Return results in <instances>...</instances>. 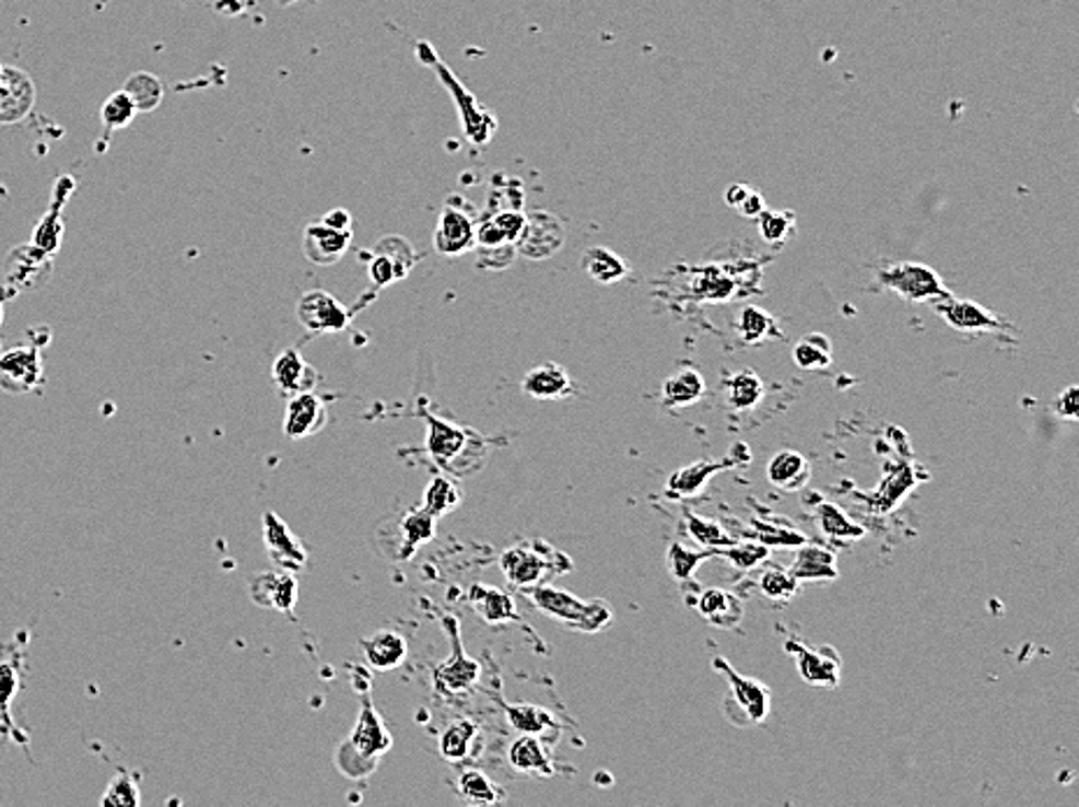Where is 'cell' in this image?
I'll use <instances>...</instances> for the list:
<instances>
[{
    "label": "cell",
    "mask_w": 1079,
    "mask_h": 807,
    "mask_svg": "<svg viewBox=\"0 0 1079 807\" xmlns=\"http://www.w3.org/2000/svg\"><path fill=\"white\" fill-rule=\"evenodd\" d=\"M912 484H914V480H912V475H910V468H901L899 472L891 475L889 480L882 484V489L877 491V496H875L877 512H889L895 503H899L905 496Z\"/></svg>",
    "instance_id": "50"
},
{
    "label": "cell",
    "mask_w": 1079,
    "mask_h": 807,
    "mask_svg": "<svg viewBox=\"0 0 1079 807\" xmlns=\"http://www.w3.org/2000/svg\"><path fill=\"white\" fill-rule=\"evenodd\" d=\"M582 268L598 284H617L631 274V266L608 247H591L584 252Z\"/></svg>",
    "instance_id": "34"
},
{
    "label": "cell",
    "mask_w": 1079,
    "mask_h": 807,
    "mask_svg": "<svg viewBox=\"0 0 1079 807\" xmlns=\"http://www.w3.org/2000/svg\"><path fill=\"white\" fill-rule=\"evenodd\" d=\"M326 224H331L336 229H344V231H352V217L347 210H331L326 217H321Z\"/></svg>",
    "instance_id": "56"
},
{
    "label": "cell",
    "mask_w": 1079,
    "mask_h": 807,
    "mask_svg": "<svg viewBox=\"0 0 1079 807\" xmlns=\"http://www.w3.org/2000/svg\"><path fill=\"white\" fill-rule=\"evenodd\" d=\"M138 115V109L133 101L126 96V91H117V94L109 96L101 109V121L107 131H119V128L128 126Z\"/></svg>",
    "instance_id": "49"
},
{
    "label": "cell",
    "mask_w": 1079,
    "mask_h": 807,
    "mask_svg": "<svg viewBox=\"0 0 1079 807\" xmlns=\"http://www.w3.org/2000/svg\"><path fill=\"white\" fill-rule=\"evenodd\" d=\"M798 552H796V559L789 568V573L798 580V584H805V582H829V580H837L840 573H837V568H835V554H833V549L824 547V545H817V542H802L800 547H796Z\"/></svg>",
    "instance_id": "27"
},
{
    "label": "cell",
    "mask_w": 1079,
    "mask_h": 807,
    "mask_svg": "<svg viewBox=\"0 0 1079 807\" xmlns=\"http://www.w3.org/2000/svg\"><path fill=\"white\" fill-rule=\"evenodd\" d=\"M715 670L724 675V680L730 687V695L726 701L728 717L734 720L736 714H740L738 726H749V724H761L771 714V689L763 682L754 680V677L740 675L734 666H730L726 658H715Z\"/></svg>",
    "instance_id": "7"
},
{
    "label": "cell",
    "mask_w": 1079,
    "mask_h": 807,
    "mask_svg": "<svg viewBox=\"0 0 1079 807\" xmlns=\"http://www.w3.org/2000/svg\"><path fill=\"white\" fill-rule=\"evenodd\" d=\"M35 103V84L28 72L3 66L0 70V124L22 121Z\"/></svg>",
    "instance_id": "20"
},
{
    "label": "cell",
    "mask_w": 1079,
    "mask_h": 807,
    "mask_svg": "<svg viewBox=\"0 0 1079 807\" xmlns=\"http://www.w3.org/2000/svg\"><path fill=\"white\" fill-rule=\"evenodd\" d=\"M272 382L282 396H296L303 391H315L319 384V371L313 363H307L301 350L289 347L280 352L275 363H272Z\"/></svg>",
    "instance_id": "22"
},
{
    "label": "cell",
    "mask_w": 1079,
    "mask_h": 807,
    "mask_svg": "<svg viewBox=\"0 0 1079 807\" xmlns=\"http://www.w3.org/2000/svg\"><path fill=\"white\" fill-rule=\"evenodd\" d=\"M443 627L451 638V654L449 658L433 670V682L435 689L445 695H464L470 693L472 687L480 682L482 666L474 662L470 654H466L461 645V633H459V621L454 617H445Z\"/></svg>",
    "instance_id": "8"
},
{
    "label": "cell",
    "mask_w": 1079,
    "mask_h": 807,
    "mask_svg": "<svg viewBox=\"0 0 1079 807\" xmlns=\"http://www.w3.org/2000/svg\"><path fill=\"white\" fill-rule=\"evenodd\" d=\"M693 605L703 619L719 629H736L744 617L742 600L726 589H705Z\"/></svg>",
    "instance_id": "29"
},
{
    "label": "cell",
    "mask_w": 1079,
    "mask_h": 807,
    "mask_svg": "<svg viewBox=\"0 0 1079 807\" xmlns=\"http://www.w3.org/2000/svg\"><path fill=\"white\" fill-rule=\"evenodd\" d=\"M350 245H352V231L336 229L331 224H326L324 219L309 224L303 235V252L307 256V261H313L317 266L338 264L347 254V249H350Z\"/></svg>",
    "instance_id": "21"
},
{
    "label": "cell",
    "mask_w": 1079,
    "mask_h": 807,
    "mask_svg": "<svg viewBox=\"0 0 1079 807\" xmlns=\"http://www.w3.org/2000/svg\"><path fill=\"white\" fill-rule=\"evenodd\" d=\"M752 540L765 545L767 549H796L802 542H808L800 530H796L791 524H786L782 519H752Z\"/></svg>",
    "instance_id": "37"
},
{
    "label": "cell",
    "mask_w": 1079,
    "mask_h": 807,
    "mask_svg": "<svg viewBox=\"0 0 1079 807\" xmlns=\"http://www.w3.org/2000/svg\"><path fill=\"white\" fill-rule=\"evenodd\" d=\"M0 70H3V63H0Z\"/></svg>",
    "instance_id": "58"
},
{
    "label": "cell",
    "mask_w": 1079,
    "mask_h": 807,
    "mask_svg": "<svg viewBox=\"0 0 1079 807\" xmlns=\"http://www.w3.org/2000/svg\"><path fill=\"white\" fill-rule=\"evenodd\" d=\"M724 200L730 210L738 212L744 219H757L765 210V200L761 191L749 185H730L724 191Z\"/></svg>",
    "instance_id": "47"
},
{
    "label": "cell",
    "mask_w": 1079,
    "mask_h": 807,
    "mask_svg": "<svg viewBox=\"0 0 1079 807\" xmlns=\"http://www.w3.org/2000/svg\"><path fill=\"white\" fill-rule=\"evenodd\" d=\"M875 280L882 289L893 291L895 296L912 305H936L952 296L942 274L936 268L917 261L887 264L875 270Z\"/></svg>",
    "instance_id": "5"
},
{
    "label": "cell",
    "mask_w": 1079,
    "mask_h": 807,
    "mask_svg": "<svg viewBox=\"0 0 1079 807\" xmlns=\"http://www.w3.org/2000/svg\"><path fill=\"white\" fill-rule=\"evenodd\" d=\"M1054 412L1058 419H1064V421H1077L1079 419V389L1075 387V384H1070L1066 391L1058 394V398L1054 400Z\"/></svg>",
    "instance_id": "54"
},
{
    "label": "cell",
    "mask_w": 1079,
    "mask_h": 807,
    "mask_svg": "<svg viewBox=\"0 0 1079 807\" xmlns=\"http://www.w3.org/2000/svg\"><path fill=\"white\" fill-rule=\"evenodd\" d=\"M749 464V449L744 447L742 454H730L724 461H696L691 466H684L680 470H675L668 482H666V496L668 499H691L696 493L703 491V487L712 480V477L719 475L722 470L738 468Z\"/></svg>",
    "instance_id": "15"
},
{
    "label": "cell",
    "mask_w": 1079,
    "mask_h": 807,
    "mask_svg": "<svg viewBox=\"0 0 1079 807\" xmlns=\"http://www.w3.org/2000/svg\"><path fill=\"white\" fill-rule=\"evenodd\" d=\"M368 278L373 282V286L377 289H384V286H389L394 282H398V272H396V266L391 264L389 256H384L382 252H375L373 249V259L368 264Z\"/></svg>",
    "instance_id": "53"
},
{
    "label": "cell",
    "mask_w": 1079,
    "mask_h": 807,
    "mask_svg": "<svg viewBox=\"0 0 1079 807\" xmlns=\"http://www.w3.org/2000/svg\"><path fill=\"white\" fill-rule=\"evenodd\" d=\"M0 321H3V305H0Z\"/></svg>",
    "instance_id": "57"
},
{
    "label": "cell",
    "mask_w": 1079,
    "mask_h": 807,
    "mask_svg": "<svg viewBox=\"0 0 1079 807\" xmlns=\"http://www.w3.org/2000/svg\"><path fill=\"white\" fill-rule=\"evenodd\" d=\"M810 461L800 452L784 449L777 452L767 464V482L782 491H798L810 482Z\"/></svg>",
    "instance_id": "30"
},
{
    "label": "cell",
    "mask_w": 1079,
    "mask_h": 807,
    "mask_svg": "<svg viewBox=\"0 0 1079 807\" xmlns=\"http://www.w3.org/2000/svg\"><path fill=\"white\" fill-rule=\"evenodd\" d=\"M684 530L693 542L705 549H722L736 542V538L730 536L719 522L705 519L691 510L684 512Z\"/></svg>",
    "instance_id": "41"
},
{
    "label": "cell",
    "mask_w": 1079,
    "mask_h": 807,
    "mask_svg": "<svg viewBox=\"0 0 1079 807\" xmlns=\"http://www.w3.org/2000/svg\"><path fill=\"white\" fill-rule=\"evenodd\" d=\"M507 763L519 775L554 777L559 773L550 745L538 736H519L507 747Z\"/></svg>",
    "instance_id": "19"
},
{
    "label": "cell",
    "mask_w": 1079,
    "mask_h": 807,
    "mask_svg": "<svg viewBox=\"0 0 1079 807\" xmlns=\"http://www.w3.org/2000/svg\"><path fill=\"white\" fill-rule=\"evenodd\" d=\"M454 794L468 805H501L507 800L503 786L478 768H464L454 782Z\"/></svg>",
    "instance_id": "32"
},
{
    "label": "cell",
    "mask_w": 1079,
    "mask_h": 807,
    "mask_svg": "<svg viewBox=\"0 0 1079 807\" xmlns=\"http://www.w3.org/2000/svg\"><path fill=\"white\" fill-rule=\"evenodd\" d=\"M468 605L472 612L478 615L489 627H501V623L519 621V610L517 603L507 592L499 589V586L474 582L468 586Z\"/></svg>",
    "instance_id": "23"
},
{
    "label": "cell",
    "mask_w": 1079,
    "mask_h": 807,
    "mask_svg": "<svg viewBox=\"0 0 1079 807\" xmlns=\"http://www.w3.org/2000/svg\"><path fill=\"white\" fill-rule=\"evenodd\" d=\"M296 315L309 334H340L352 324V312L333 293L309 289L298 299Z\"/></svg>",
    "instance_id": "10"
},
{
    "label": "cell",
    "mask_w": 1079,
    "mask_h": 807,
    "mask_svg": "<svg viewBox=\"0 0 1079 807\" xmlns=\"http://www.w3.org/2000/svg\"><path fill=\"white\" fill-rule=\"evenodd\" d=\"M124 91L133 101L138 113H152L163 101V84L152 72H136L126 80Z\"/></svg>",
    "instance_id": "44"
},
{
    "label": "cell",
    "mask_w": 1079,
    "mask_h": 807,
    "mask_svg": "<svg viewBox=\"0 0 1079 807\" xmlns=\"http://www.w3.org/2000/svg\"><path fill=\"white\" fill-rule=\"evenodd\" d=\"M759 235L771 247H784L796 235V214L791 210H763L759 217Z\"/></svg>",
    "instance_id": "43"
},
{
    "label": "cell",
    "mask_w": 1079,
    "mask_h": 807,
    "mask_svg": "<svg viewBox=\"0 0 1079 807\" xmlns=\"http://www.w3.org/2000/svg\"><path fill=\"white\" fill-rule=\"evenodd\" d=\"M503 710L507 724L515 728L519 736H538V738L561 736V726L547 707L533 703H503Z\"/></svg>",
    "instance_id": "28"
},
{
    "label": "cell",
    "mask_w": 1079,
    "mask_h": 807,
    "mask_svg": "<svg viewBox=\"0 0 1079 807\" xmlns=\"http://www.w3.org/2000/svg\"><path fill=\"white\" fill-rule=\"evenodd\" d=\"M16 687V675L12 670V664L0 666V717L8 720V703L12 701V693Z\"/></svg>",
    "instance_id": "55"
},
{
    "label": "cell",
    "mask_w": 1079,
    "mask_h": 807,
    "mask_svg": "<svg viewBox=\"0 0 1079 807\" xmlns=\"http://www.w3.org/2000/svg\"><path fill=\"white\" fill-rule=\"evenodd\" d=\"M298 582L289 571H266L254 575L249 582V596L254 605L266 610H278L284 615H294L296 608Z\"/></svg>",
    "instance_id": "16"
},
{
    "label": "cell",
    "mask_w": 1079,
    "mask_h": 807,
    "mask_svg": "<svg viewBox=\"0 0 1079 807\" xmlns=\"http://www.w3.org/2000/svg\"><path fill=\"white\" fill-rule=\"evenodd\" d=\"M705 394V379L696 369H680L678 373H672L661 389L664 406L680 410L689 408L693 402H699Z\"/></svg>",
    "instance_id": "33"
},
{
    "label": "cell",
    "mask_w": 1079,
    "mask_h": 807,
    "mask_svg": "<svg viewBox=\"0 0 1079 807\" xmlns=\"http://www.w3.org/2000/svg\"><path fill=\"white\" fill-rule=\"evenodd\" d=\"M524 592L530 605H533L536 610H540L544 617H550L563 623V627L579 633H600L614 621V610L610 608L608 600L602 598L582 600L571 592L559 589V586H554L552 582L528 586Z\"/></svg>",
    "instance_id": "3"
},
{
    "label": "cell",
    "mask_w": 1079,
    "mask_h": 807,
    "mask_svg": "<svg viewBox=\"0 0 1079 807\" xmlns=\"http://www.w3.org/2000/svg\"><path fill=\"white\" fill-rule=\"evenodd\" d=\"M717 557V549H691L682 542L668 545V571L678 582H691L703 561Z\"/></svg>",
    "instance_id": "42"
},
{
    "label": "cell",
    "mask_w": 1079,
    "mask_h": 807,
    "mask_svg": "<svg viewBox=\"0 0 1079 807\" xmlns=\"http://www.w3.org/2000/svg\"><path fill=\"white\" fill-rule=\"evenodd\" d=\"M361 652L368 664L377 672L398 670L408 662V640L394 629H382L368 638L361 640Z\"/></svg>",
    "instance_id": "24"
},
{
    "label": "cell",
    "mask_w": 1079,
    "mask_h": 807,
    "mask_svg": "<svg viewBox=\"0 0 1079 807\" xmlns=\"http://www.w3.org/2000/svg\"><path fill=\"white\" fill-rule=\"evenodd\" d=\"M435 528H437V519L429 515L424 507L410 510L408 515H402L398 524V549H400L398 559L400 561L412 559L419 547L435 538Z\"/></svg>",
    "instance_id": "31"
},
{
    "label": "cell",
    "mask_w": 1079,
    "mask_h": 807,
    "mask_svg": "<svg viewBox=\"0 0 1079 807\" xmlns=\"http://www.w3.org/2000/svg\"><path fill=\"white\" fill-rule=\"evenodd\" d=\"M391 745L394 738L387 724H384L382 714L377 712L373 701L363 693L356 726L352 730V736L347 738L336 751V763L340 768V773L347 777L352 780L368 777L375 773L377 761L387 755Z\"/></svg>",
    "instance_id": "2"
},
{
    "label": "cell",
    "mask_w": 1079,
    "mask_h": 807,
    "mask_svg": "<svg viewBox=\"0 0 1079 807\" xmlns=\"http://www.w3.org/2000/svg\"><path fill=\"white\" fill-rule=\"evenodd\" d=\"M565 224L563 219L547 210L528 212L524 219V229L517 237V252L524 259L530 261H547L556 256L565 245Z\"/></svg>",
    "instance_id": "9"
},
{
    "label": "cell",
    "mask_w": 1079,
    "mask_h": 807,
    "mask_svg": "<svg viewBox=\"0 0 1079 807\" xmlns=\"http://www.w3.org/2000/svg\"><path fill=\"white\" fill-rule=\"evenodd\" d=\"M419 412L426 424V452L443 472L468 477L486 464V440L482 433L433 414L426 410L424 400Z\"/></svg>",
    "instance_id": "1"
},
{
    "label": "cell",
    "mask_w": 1079,
    "mask_h": 807,
    "mask_svg": "<svg viewBox=\"0 0 1079 807\" xmlns=\"http://www.w3.org/2000/svg\"><path fill=\"white\" fill-rule=\"evenodd\" d=\"M263 542L270 561L275 563L280 571L298 573L307 565L305 545L301 542L298 536H294V530L289 528V524L278 515V512L272 510L263 512Z\"/></svg>",
    "instance_id": "11"
},
{
    "label": "cell",
    "mask_w": 1079,
    "mask_h": 807,
    "mask_svg": "<svg viewBox=\"0 0 1079 807\" xmlns=\"http://www.w3.org/2000/svg\"><path fill=\"white\" fill-rule=\"evenodd\" d=\"M43 377L38 347H16L0 356V387L10 394H26L35 389Z\"/></svg>",
    "instance_id": "18"
},
{
    "label": "cell",
    "mask_w": 1079,
    "mask_h": 807,
    "mask_svg": "<svg viewBox=\"0 0 1079 807\" xmlns=\"http://www.w3.org/2000/svg\"><path fill=\"white\" fill-rule=\"evenodd\" d=\"M817 524L821 526V534L831 540H858L866 536V528L861 524H856L847 512L835 505V503H821L817 505Z\"/></svg>",
    "instance_id": "36"
},
{
    "label": "cell",
    "mask_w": 1079,
    "mask_h": 807,
    "mask_svg": "<svg viewBox=\"0 0 1079 807\" xmlns=\"http://www.w3.org/2000/svg\"><path fill=\"white\" fill-rule=\"evenodd\" d=\"M499 568L507 584L528 589L552 582L573 571V559L544 540H524L507 547L499 557Z\"/></svg>",
    "instance_id": "4"
},
{
    "label": "cell",
    "mask_w": 1079,
    "mask_h": 807,
    "mask_svg": "<svg viewBox=\"0 0 1079 807\" xmlns=\"http://www.w3.org/2000/svg\"><path fill=\"white\" fill-rule=\"evenodd\" d=\"M461 503H464V493L459 487L454 484L451 477L435 475L433 480L426 484L422 507L435 519L447 517L449 512H454Z\"/></svg>",
    "instance_id": "38"
},
{
    "label": "cell",
    "mask_w": 1079,
    "mask_h": 807,
    "mask_svg": "<svg viewBox=\"0 0 1079 807\" xmlns=\"http://www.w3.org/2000/svg\"><path fill=\"white\" fill-rule=\"evenodd\" d=\"M736 331L742 344H761L767 338H777V321L757 305H744L736 319Z\"/></svg>",
    "instance_id": "39"
},
{
    "label": "cell",
    "mask_w": 1079,
    "mask_h": 807,
    "mask_svg": "<svg viewBox=\"0 0 1079 807\" xmlns=\"http://www.w3.org/2000/svg\"><path fill=\"white\" fill-rule=\"evenodd\" d=\"M521 391L536 400H563L577 394V387L563 365L540 363L524 375Z\"/></svg>",
    "instance_id": "25"
},
{
    "label": "cell",
    "mask_w": 1079,
    "mask_h": 807,
    "mask_svg": "<svg viewBox=\"0 0 1079 807\" xmlns=\"http://www.w3.org/2000/svg\"><path fill=\"white\" fill-rule=\"evenodd\" d=\"M101 805H124V807H138L140 805V788L133 775L119 773L113 782H109L105 796L101 798Z\"/></svg>",
    "instance_id": "51"
},
{
    "label": "cell",
    "mask_w": 1079,
    "mask_h": 807,
    "mask_svg": "<svg viewBox=\"0 0 1079 807\" xmlns=\"http://www.w3.org/2000/svg\"><path fill=\"white\" fill-rule=\"evenodd\" d=\"M419 57H422L424 61H431V66L437 70V78L443 80L445 89L456 98V107H459L461 126H464V133L468 136V140L474 144H486L491 140V136L496 133L499 121L493 119V115H489L486 109H482L478 105V101H474L470 91L454 78V72L435 57L429 43H419Z\"/></svg>",
    "instance_id": "6"
},
{
    "label": "cell",
    "mask_w": 1079,
    "mask_h": 807,
    "mask_svg": "<svg viewBox=\"0 0 1079 807\" xmlns=\"http://www.w3.org/2000/svg\"><path fill=\"white\" fill-rule=\"evenodd\" d=\"M326 421L328 410L319 394L303 391L289 396L282 421V431L289 440H305L309 435H317L326 426Z\"/></svg>",
    "instance_id": "17"
},
{
    "label": "cell",
    "mask_w": 1079,
    "mask_h": 807,
    "mask_svg": "<svg viewBox=\"0 0 1079 807\" xmlns=\"http://www.w3.org/2000/svg\"><path fill=\"white\" fill-rule=\"evenodd\" d=\"M433 245L441 256H461L466 252H474V245H478V222L464 208L447 203L441 212V219H437Z\"/></svg>",
    "instance_id": "12"
},
{
    "label": "cell",
    "mask_w": 1079,
    "mask_h": 807,
    "mask_svg": "<svg viewBox=\"0 0 1079 807\" xmlns=\"http://www.w3.org/2000/svg\"><path fill=\"white\" fill-rule=\"evenodd\" d=\"M767 554H771V549H767L765 545L752 540V542H734V545H728V547H722L717 549V557H724L726 561H730V565L738 568V571H752V568L761 565Z\"/></svg>",
    "instance_id": "46"
},
{
    "label": "cell",
    "mask_w": 1079,
    "mask_h": 807,
    "mask_svg": "<svg viewBox=\"0 0 1079 807\" xmlns=\"http://www.w3.org/2000/svg\"><path fill=\"white\" fill-rule=\"evenodd\" d=\"M478 252V266L484 270H505L519 256L515 243H501V245H486V247H474Z\"/></svg>",
    "instance_id": "52"
},
{
    "label": "cell",
    "mask_w": 1079,
    "mask_h": 807,
    "mask_svg": "<svg viewBox=\"0 0 1079 807\" xmlns=\"http://www.w3.org/2000/svg\"><path fill=\"white\" fill-rule=\"evenodd\" d=\"M794 363L802 371H826L833 363L831 340L821 334H810L794 344Z\"/></svg>",
    "instance_id": "40"
},
{
    "label": "cell",
    "mask_w": 1079,
    "mask_h": 807,
    "mask_svg": "<svg viewBox=\"0 0 1079 807\" xmlns=\"http://www.w3.org/2000/svg\"><path fill=\"white\" fill-rule=\"evenodd\" d=\"M482 730L478 722H472L468 717H459L445 726V730L437 738V749H441V757L447 763H466L474 755H478Z\"/></svg>",
    "instance_id": "26"
},
{
    "label": "cell",
    "mask_w": 1079,
    "mask_h": 807,
    "mask_svg": "<svg viewBox=\"0 0 1079 807\" xmlns=\"http://www.w3.org/2000/svg\"><path fill=\"white\" fill-rule=\"evenodd\" d=\"M786 652L796 658V668L802 682L821 689H835L840 685V654L833 647L810 650L798 640L786 642Z\"/></svg>",
    "instance_id": "14"
},
{
    "label": "cell",
    "mask_w": 1079,
    "mask_h": 807,
    "mask_svg": "<svg viewBox=\"0 0 1079 807\" xmlns=\"http://www.w3.org/2000/svg\"><path fill=\"white\" fill-rule=\"evenodd\" d=\"M724 394L730 410L747 412L763 400L765 387L763 379L754 371H738L724 379Z\"/></svg>",
    "instance_id": "35"
},
{
    "label": "cell",
    "mask_w": 1079,
    "mask_h": 807,
    "mask_svg": "<svg viewBox=\"0 0 1079 807\" xmlns=\"http://www.w3.org/2000/svg\"><path fill=\"white\" fill-rule=\"evenodd\" d=\"M759 589L765 598L777 603H789L791 598H796L800 584L789 571H782V568H767V571H763L759 577Z\"/></svg>",
    "instance_id": "45"
},
{
    "label": "cell",
    "mask_w": 1079,
    "mask_h": 807,
    "mask_svg": "<svg viewBox=\"0 0 1079 807\" xmlns=\"http://www.w3.org/2000/svg\"><path fill=\"white\" fill-rule=\"evenodd\" d=\"M938 315L961 334H1002L1012 328L1005 319H1000L996 312L989 307H984L975 301H963L949 296L940 303H936Z\"/></svg>",
    "instance_id": "13"
},
{
    "label": "cell",
    "mask_w": 1079,
    "mask_h": 807,
    "mask_svg": "<svg viewBox=\"0 0 1079 807\" xmlns=\"http://www.w3.org/2000/svg\"><path fill=\"white\" fill-rule=\"evenodd\" d=\"M375 252H382L384 256H389L391 264L396 266V272H398V278H408L410 270L414 268V249L412 245L406 241V237H400V235H384L382 241L373 247Z\"/></svg>",
    "instance_id": "48"
}]
</instances>
